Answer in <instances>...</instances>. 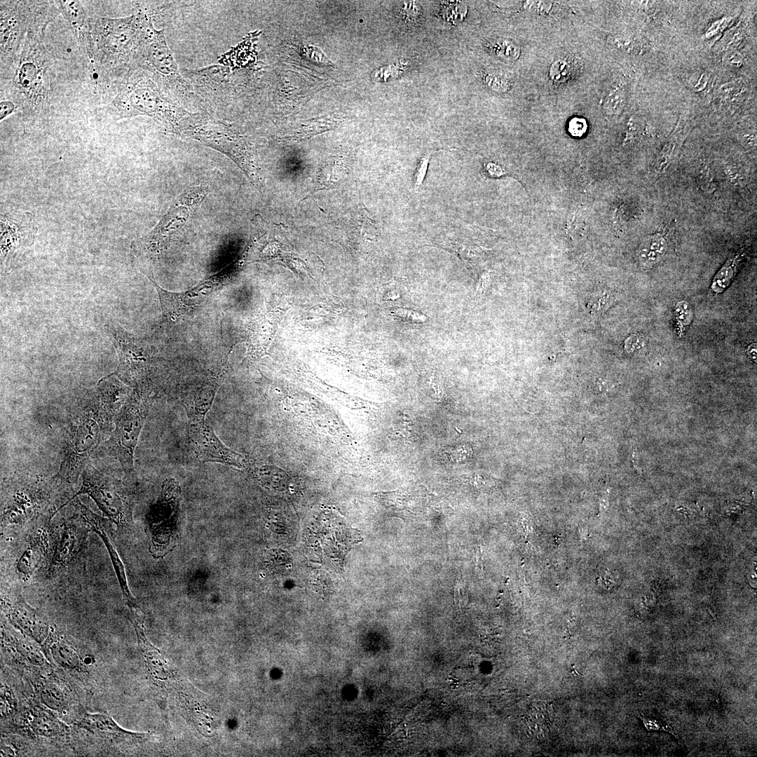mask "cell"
<instances>
[{
  "instance_id": "41",
  "label": "cell",
  "mask_w": 757,
  "mask_h": 757,
  "mask_svg": "<svg viewBox=\"0 0 757 757\" xmlns=\"http://www.w3.org/2000/svg\"><path fill=\"white\" fill-rule=\"evenodd\" d=\"M646 346V341L644 336L639 334H632L628 336L624 343L625 350L629 354L641 353Z\"/></svg>"
},
{
  "instance_id": "46",
  "label": "cell",
  "mask_w": 757,
  "mask_h": 757,
  "mask_svg": "<svg viewBox=\"0 0 757 757\" xmlns=\"http://www.w3.org/2000/svg\"><path fill=\"white\" fill-rule=\"evenodd\" d=\"M552 6V2L547 1H526L524 4L525 10L538 15H544L549 13Z\"/></svg>"
},
{
  "instance_id": "12",
  "label": "cell",
  "mask_w": 757,
  "mask_h": 757,
  "mask_svg": "<svg viewBox=\"0 0 757 757\" xmlns=\"http://www.w3.org/2000/svg\"><path fill=\"white\" fill-rule=\"evenodd\" d=\"M105 330L118 356V365L114 373L135 391L150 396L154 369L148 348L118 324L109 322L105 325Z\"/></svg>"
},
{
  "instance_id": "18",
  "label": "cell",
  "mask_w": 757,
  "mask_h": 757,
  "mask_svg": "<svg viewBox=\"0 0 757 757\" xmlns=\"http://www.w3.org/2000/svg\"><path fill=\"white\" fill-rule=\"evenodd\" d=\"M152 282L158 294L163 318L175 320L188 315L199 306L217 287L214 277L198 283L189 289L174 292L164 289L154 280L153 273L146 275Z\"/></svg>"
},
{
  "instance_id": "8",
  "label": "cell",
  "mask_w": 757,
  "mask_h": 757,
  "mask_svg": "<svg viewBox=\"0 0 757 757\" xmlns=\"http://www.w3.org/2000/svg\"><path fill=\"white\" fill-rule=\"evenodd\" d=\"M132 61L159 86L179 93H189L167 44L164 30L154 27L151 15L143 11L142 27Z\"/></svg>"
},
{
  "instance_id": "24",
  "label": "cell",
  "mask_w": 757,
  "mask_h": 757,
  "mask_svg": "<svg viewBox=\"0 0 757 757\" xmlns=\"http://www.w3.org/2000/svg\"><path fill=\"white\" fill-rule=\"evenodd\" d=\"M59 13L68 22L75 38L89 59H92V40L89 18L79 1H55Z\"/></svg>"
},
{
  "instance_id": "50",
  "label": "cell",
  "mask_w": 757,
  "mask_h": 757,
  "mask_svg": "<svg viewBox=\"0 0 757 757\" xmlns=\"http://www.w3.org/2000/svg\"><path fill=\"white\" fill-rule=\"evenodd\" d=\"M723 61L726 66L730 68H739L742 64L743 58L739 53L730 50L723 55Z\"/></svg>"
},
{
  "instance_id": "11",
  "label": "cell",
  "mask_w": 757,
  "mask_h": 757,
  "mask_svg": "<svg viewBox=\"0 0 757 757\" xmlns=\"http://www.w3.org/2000/svg\"><path fill=\"white\" fill-rule=\"evenodd\" d=\"M182 499L181 488L174 478L162 483L157 500L149 507L146 521L149 538V551L159 558L172 549L177 536V525Z\"/></svg>"
},
{
  "instance_id": "19",
  "label": "cell",
  "mask_w": 757,
  "mask_h": 757,
  "mask_svg": "<svg viewBox=\"0 0 757 757\" xmlns=\"http://www.w3.org/2000/svg\"><path fill=\"white\" fill-rule=\"evenodd\" d=\"M52 519L47 518L35 531L15 563V571L20 580H30L43 566H47L52 555L54 543V526Z\"/></svg>"
},
{
  "instance_id": "48",
  "label": "cell",
  "mask_w": 757,
  "mask_h": 757,
  "mask_svg": "<svg viewBox=\"0 0 757 757\" xmlns=\"http://www.w3.org/2000/svg\"><path fill=\"white\" fill-rule=\"evenodd\" d=\"M587 124L582 118L575 117L568 123V132L573 137H582L587 131Z\"/></svg>"
},
{
  "instance_id": "44",
  "label": "cell",
  "mask_w": 757,
  "mask_h": 757,
  "mask_svg": "<svg viewBox=\"0 0 757 757\" xmlns=\"http://www.w3.org/2000/svg\"><path fill=\"white\" fill-rule=\"evenodd\" d=\"M431 154H432V152L426 153L422 156L416 169L414 176V189L416 190L418 189L423 184L428 168Z\"/></svg>"
},
{
  "instance_id": "40",
  "label": "cell",
  "mask_w": 757,
  "mask_h": 757,
  "mask_svg": "<svg viewBox=\"0 0 757 757\" xmlns=\"http://www.w3.org/2000/svg\"><path fill=\"white\" fill-rule=\"evenodd\" d=\"M403 69L401 65L390 64L375 70L371 78L376 81H386L396 78Z\"/></svg>"
},
{
  "instance_id": "3",
  "label": "cell",
  "mask_w": 757,
  "mask_h": 757,
  "mask_svg": "<svg viewBox=\"0 0 757 757\" xmlns=\"http://www.w3.org/2000/svg\"><path fill=\"white\" fill-rule=\"evenodd\" d=\"M126 76L107 110L118 119L150 117L173 132L187 111L168 97L145 71H129Z\"/></svg>"
},
{
  "instance_id": "7",
  "label": "cell",
  "mask_w": 757,
  "mask_h": 757,
  "mask_svg": "<svg viewBox=\"0 0 757 757\" xmlns=\"http://www.w3.org/2000/svg\"><path fill=\"white\" fill-rule=\"evenodd\" d=\"M174 133L195 139L231 158L257 186L261 183L252 154L242 135L209 114L187 111Z\"/></svg>"
},
{
  "instance_id": "32",
  "label": "cell",
  "mask_w": 757,
  "mask_h": 757,
  "mask_svg": "<svg viewBox=\"0 0 757 757\" xmlns=\"http://www.w3.org/2000/svg\"><path fill=\"white\" fill-rule=\"evenodd\" d=\"M36 643H37L31 642L22 637L14 638V646L17 653L29 664L41 667L46 664V660Z\"/></svg>"
},
{
  "instance_id": "39",
  "label": "cell",
  "mask_w": 757,
  "mask_h": 757,
  "mask_svg": "<svg viewBox=\"0 0 757 757\" xmlns=\"http://www.w3.org/2000/svg\"><path fill=\"white\" fill-rule=\"evenodd\" d=\"M674 315L676 322L681 327L688 325L693 319V311L688 301L682 300L678 301L674 308Z\"/></svg>"
},
{
  "instance_id": "29",
  "label": "cell",
  "mask_w": 757,
  "mask_h": 757,
  "mask_svg": "<svg viewBox=\"0 0 757 757\" xmlns=\"http://www.w3.org/2000/svg\"><path fill=\"white\" fill-rule=\"evenodd\" d=\"M667 240L664 234L657 233L647 236L641 243L638 258L644 268L655 266L665 254L667 250Z\"/></svg>"
},
{
  "instance_id": "13",
  "label": "cell",
  "mask_w": 757,
  "mask_h": 757,
  "mask_svg": "<svg viewBox=\"0 0 757 757\" xmlns=\"http://www.w3.org/2000/svg\"><path fill=\"white\" fill-rule=\"evenodd\" d=\"M65 518L54 526V543L51 557L47 565L46 579L64 577L81 568L88 533L91 531L79 512Z\"/></svg>"
},
{
  "instance_id": "15",
  "label": "cell",
  "mask_w": 757,
  "mask_h": 757,
  "mask_svg": "<svg viewBox=\"0 0 757 757\" xmlns=\"http://www.w3.org/2000/svg\"><path fill=\"white\" fill-rule=\"evenodd\" d=\"M38 228L29 212L11 210L1 213V267L8 273L20 266L34 242Z\"/></svg>"
},
{
  "instance_id": "38",
  "label": "cell",
  "mask_w": 757,
  "mask_h": 757,
  "mask_svg": "<svg viewBox=\"0 0 757 757\" xmlns=\"http://www.w3.org/2000/svg\"><path fill=\"white\" fill-rule=\"evenodd\" d=\"M613 301V296L608 291H601L595 293L589 299L587 308L592 315H599L611 306Z\"/></svg>"
},
{
  "instance_id": "53",
  "label": "cell",
  "mask_w": 757,
  "mask_h": 757,
  "mask_svg": "<svg viewBox=\"0 0 757 757\" xmlns=\"http://www.w3.org/2000/svg\"><path fill=\"white\" fill-rule=\"evenodd\" d=\"M756 347H757L756 343H752L749 346H748L747 349H746V352H747V354H748L749 357L751 359H752L753 360H754L755 362H756V349H757Z\"/></svg>"
},
{
  "instance_id": "36",
  "label": "cell",
  "mask_w": 757,
  "mask_h": 757,
  "mask_svg": "<svg viewBox=\"0 0 757 757\" xmlns=\"http://www.w3.org/2000/svg\"><path fill=\"white\" fill-rule=\"evenodd\" d=\"M490 49L501 59L512 61L520 55L519 46L507 39H499L490 43Z\"/></svg>"
},
{
  "instance_id": "4",
  "label": "cell",
  "mask_w": 757,
  "mask_h": 757,
  "mask_svg": "<svg viewBox=\"0 0 757 757\" xmlns=\"http://www.w3.org/2000/svg\"><path fill=\"white\" fill-rule=\"evenodd\" d=\"M46 29L29 32L13 71L11 96L25 115H39L49 107V57L43 43Z\"/></svg>"
},
{
  "instance_id": "45",
  "label": "cell",
  "mask_w": 757,
  "mask_h": 757,
  "mask_svg": "<svg viewBox=\"0 0 757 757\" xmlns=\"http://www.w3.org/2000/svg\"><path fill=\"white\" fill-rule=\"evenodd\" d=\"M743 90V82L736 80L723 84L719 89L720 95L725 99L737 97Z\"/></svg>"
},
{
  "instance_id": "16",
  "label": "cell",
  "mask_w": 757,
  "mask_h": 757,
  "mask_svg": "<svg viewBox=\"0 0 757 757\" xmlns=\"http://www.w3.org/2000/svg\"><path fill=\"white\" fill-rule=\"evenodd\" d=\"M1 603L10 622L33 641L42 644L53 634L47 618L21 596H2Z\"/></svg>"
},
{
  "instance_id": "10",
  "label": "cell",
  "mask_w": 757,
  "mask_h": 757,
  "mask_svg": "<svg viewBox=\"0 0 757 757\" xmlns=\"http://www.w3.org/2000/svg\"><path fill=\"white\" fill-rule=\"evenodd\" d=\"M81 478V487L66 505L77 496L86 494L118 528H123L131 523L132 498L120 480L97 470L90 460L84 468Z\"/></svg>"
},
{
  "instance_id": "49",
  "label": "cell",
  "mask_w": 757,
  "mask_h": 757,
  "mask_svg": "<svg viewBox=\"0 0 757 757\" xmlns=\"http://www.w3.org/2000/svg\"><path fill=\"white\" fill-rule=\"evenodd\" d=\"M450 460L453 462H461L469 459L472 456V449L468 446H459L446 453Z\"/></svg>"
},
{
  "instance_id": "21",
  "label": "cell",
  "mask_w": 757,
  "mask_h": 757,
  "mask_svg": "<svg viewBox=\"0 0 757 757\" xmlns=\"http://www.w3.org/2000/svg\"><path fill=\"white\" fill-rule=\"evenodd\" d=\"M327 527H315L313 535L318 536L320 552L339 568L351 546L362 540L358 531L342 524H329Z\"/></svg>"
},
{
  "instance_id": "9",
  "label": "cell",
  "mask_w": 757,
  "mask_h": 757,
  "mask_svg": "<svg viewBox=\"0 0 757 757\" xmlns=\"http://www.w3.org/2000/svg\"><path fill=\"white\" fill-rule=\"evenodd\" d=\"M150 396L134 390L115 416L113 428L109 438L101 445L95 454L108 456L117 459L125 475L133 479L135 451L148 416Z\"/></svg>"
},
{
  "instance_id": "34",
  "label": "cell",
  "mask_w": 757,
  "mask_h": 757,
  "mask_svg": "<svg viewBox=\"0 0 757 757\" xmlns=\"http://www.w3.org/2000/svg\"><path fill=\"white\" fill-rule=\"evenodd\" d=\"M549 709L546 706L545 708L540 707L534 709L529 716H527V725L532 727L536 731L540 728V734L550 732L548 727L552 725L550 722L552 717L550 716L552 711Z\"/></svg>"
},
{
  "instance_id": "6",
  "label": "cell",
  "mask_w": 757,
  "mask_h": 757,
  "mask_svg": "<svg viewBox=\"0 0 757 757\" xmlns=\"http://www.w3.org/2000/svg\"><path fill=\"white\" fill-rule=\"evenodd\" d=\"M1 74L13 69L27 34L46 29L59 12L55 1H1Z\"/></svg>"
},
{
  "instance_id": "20",
  "label": "cell",
  "mask_w": 757,
  "mask_h": 757,
  "mask_svg": "<svg viewBox=\"0 0 757 757\" xmlns=\"http://www.w3.org/2000/svg\"><path fill=\"white\" fill-rule=\"evenodd\" d=\"M71 502L89 525L91 531H94L105 545L126 603L129 608H136V601L130 592L123 564L112 540L111 530L110 529L111 524H109L111 521L93 512L89 507L84 505L78 498H75Z\"/></svg>"
},
{
  "instance_id": "51",
  "label": "cell",
  "mask_w": 757,
  "mask_h": 757,
  "mask_svg": "<svg viewBox=\"0 0 757 757\" xmlns=\"http://www.w3.org/2000/svg\"><path fill=\"white\" fill-rule=\"evenodd\" d=\"M708 82V75L705 73L697 74L691 77L689 81L691 88L696 91L704 89Z\"/></svg>"
},
{
  "instance_id": "23",
  "label": "cell",
  "mask_w": 757,
  "mask_h": 757,
  "mask_svg": "<svg viewBox=\"0 0 757 757\" xmlns=\"http://www.w3.org/2000/svg\"><path fill=\"white\" fill-rule=\"evenodd\" d=\"M130 609L128 617L135 627L138 644L149 678L157 688H166L170 684L172 672L159 650L146 637L142 622L136 614L134 608H130Z\"/></svg>"
},
{
  "instance_id": "37",
  "label": "cell",
  "mask_w": 757,
  "mask_h": 757,
  "mask_svg": "<svg viewBox=\"0 0 757 757\" xmlns=\"http://www.w3.org/2000/svg\"><path fill=\"white\" fill-rule=\"evenodd\" d=\"M625 104V93L620 88H615L611 90L606 95L603 109L607 114H619L624 109Z\"/></svg>"
},
{
  "instance_id": "2",
  "label": "cell",
  "mask_w": 757,
  "mask_h": 757,
  "mask_svg": "<svg viewBox=\"0 0 757 757\" xmlns=\"http://www.w3.org/2000/svg\"><path fill=\"white\" fill-rule=\"evenodd\" d=\"M66 488L56 475L29 471L11 476L1 486V528L24 526L42 516L53 519L56 500Z\"/></svg>"
},
{
  "instance_id": "54",
  "label": "cell",
  "mask_w": 757,
  "mask_h": 757,
  "mask_svg": "<svg viewBox=\"0 0 757 757\" xmlns=\"http://www.w3.org/2000/svg\"><path fill=\"white\" fill-rule=\"evenodd\" d=\"M606 383L602 378H597L594 383V388L596 391L602 392L606 389Z\"/></svg>"
},
{
  "instance_id": "5",
  "label": "cell",
  "mask_w": 757,
  "mask_h": 757,
  "mask_svg": "<svg viewBox=\"0 0 757 757\" xmlns=\"http://www.w3.org/2000/svg\"><path fill=\"white\" fill-rule=\"evenodd\" d=\"M143 12L118 18H89L92 60L108 71L119 73L132 61L140 36Z\"/></svg>"
},
{
  "instance_id": "22",
  "label": "cell",
  "mask_w": 757,
  "mask_h": 757,
  "mask_svg": "<svg viewBox=\"0 0 757 757\" xmlns=\"http://www.w3.org/2000/svg\"><path fill=\"white\" fill-rule=\"evenodd\" d=\"M76 724L93 735L116 742L139 743L149 737V733L135 732L122 728L105 714L86 712L79 717Z\"/></svg>"
},
{
  "instance_id": "30",
  "label": "cell",
  "mask_w": 757,
  "mask_h": 757,
  "mask_svg": "<svg viewBox=\"0 0 757 757\" xmlns=\"http://www.w3.org/2000/svg\"><path fill=\"white\" fill-rule=\"evenodd\" d=\"M746 254V247H742L728 259L717 272L711 282V289L715 293H721L730 285L742 266Z\"/></svg>"
},
{
  "instance_id": "52",
  "label": "cell",
  "mask_w": 757,
  "mask_h": 757,
  "mask_svg": "<svg viewBox=\"0 0 757 757\" xmlns=\"http://www.w3.org/2000/svg\"><path fill=\"white\" fill-rule=\"evenodd\" d=\"M397 316L404 318L405 320L417 323L422 322L425 320V317L423 315L409 310H397Z\"/></svg>"
},
{
  "instance_id": "25",
  "label": "cell",
  "mask_w": 757,
  "mask_h": 757,
  "mask_svg": "<svg viewBox=\"0 0 757 757\" xmlns=\"http://www.w3.org/2000/svg\"><path fill=\"white\" fill-rule=\"evenodd\" d=\"M95 389L104 407L114 418L132 393L130 388L114 373L101 378Z\"/></svg>"
},
{
  "instance_id": "17",
  "label": "cell",
  "mask_w": 757,
  "mask_h": 757,
  "mask_svg": "<svg viewBox=\"0 0 757 757\" xmlns=\"http://www.w3.org/2000/svg\"><path fill=\"white\" fill-rule=\"evenodd\" d=\"M189 436L197 458L203 462L219 463L242 468L246 461L227 447L205 421L189 423Z\"/></svg>"
},
{
  "instance_id": "14",
  "label": "cell",
  "mask_w": 757,
  "mask_h": 757,
  "mask_svg": "<svg viewBox=\"0 0 757 757\" xmlns=\"http://www.w3.org/2000/svg\"><path fill=\"white\" fill-rule=\"evenodd\" d=\"M205 194V190L199 187L181 195L158 225L134 245L138 258H156L165 250L186 224L191 208L201 202Z\"/></svg>"
},
{
  "instance_id": "28",
  "label": "cell",
  "mask_w": 757,
  "mask_h": 757,
  "mask_svg": "<svg viewBox=\"0 0 757 757\" xmlns=\"http://www.w3.org/2000/svg\"><path fill=\"white\" fill-rule=\"evenodd\" d=\"M31 731L38 737L53 738L64 735L67 727L53 715L41 709L31 712L29 720Z\"/></svg>"
},
{
  "instance_id": "35",
  "label": "cell",
  "mask_w": 757,
  "mask_h": 757,
  "mask_svg": "<svg viewBox=\"0 0 757 757\" xmlns=\"http://www.w3.org/2000/svg\"><path fill=\"white\" fill-rule=\"evenodd\" d=\"M265 562L267 566L274 571L285 572L292 567V559L290 555L284 550H268L266 555Z\"/></svg>"
},
{
  "instance_id": "1",
  "label": "cell",
  "mask_w": 757,
  "mask_h": 757,
  "mask_svg": "<svg viewBox=\"0 0 757 757\" xmlns=\"http://www.w3.org/2000/svg\"><path fill=\"white\" fill-rule=\"evenodd\" d=\"M114 420L95 388L79 394L69 405L64 456L55 475L69 489L76 485L87 463L109 438Z\"/></svg>"
},
{
  "instance_id": "31",
  "label": "cell",
  "mask_w": 757,
  "mask_h": 757,
  "mask_svg": "<svg viewBox=\"0 0 757 757\" xmlns=\"http://www.w3.org/2000/svg\"><path fill=\"white\" fill-rule=\"evenodd\" d=\"M39 697L42 703L50 710L64 712L68 707L65 693L54 681H46L39 688Z\"/></svg>"
},
{
  "instance_id": "27",
  "label": "cell",
  "mask_w": 757,
  "mask_h": 757,
  "mask_svg": "<svg viewBox=\"0 0 757 757\" xmlns=\"http://www.w3.org/2000/svg\"><path fill=\"white\" fill-rule=\"evenodd\" d=\"M50 642V652L54 662L64 669L83 672L86 670V664L81 654L69 642L53 637V634L48 639Z\"/></svg>"
},
{
  "instance_id": "33",
  "label": "cell",
  "mask_w": 757,
  "mask_h": 757,
  "mask_svg": "<svg viewBox=\"0 0 757 757\" xmlns=\"http://www.w3.org/2000/svg\"><path fill=\"white\" fill-rule=\"evenodd\" d=\"M578 69V63L573 58H559L550 67V77L554 82L563 83L571 79Z\"/></svg>"
},
{
  "instance_id": "43",
  "label": "cell",
  "mask_w": 757,
  "mask_h": 757,
  "mask_svg": "<svg viewBox=\"0 0 757 757\" xmlns=\"http://www.w3.org/2000/svg\"><path fill=\"white\" fill-rule=\"evenodd\" d=\"M484 83L493 91L503 93L508 90L509 83L503 76L495 74L484 75Z\"/></svg>"
},
{
  "instance_id": "26",
  "label": "cell",
  "mask_w": 757,
  "mask_h": 757,
  "mask_svg": "<svg viewBox=\"0 0 757 757\" xmlns=\"http://www.w3.org/2000/svg\"><path fill=\"white\" fill-rule=\"evenodd\" d=\"M218 379L213 378L203 383L184 400V406L189 423L205 421V418L212 405Z\"/></svg>"
},
{
  "instance_id": "47",
  "label": "cell",
  "mask_w": 757,
  "mask_h": 757,
  "mask_svg": "<svg viewBox=\"0 0 757 757\" xmlns=\"http://www.w3.org/2000/svg\"><path fill=\"white\" fill-rule=\"evenodd\" d=\"M20 110L18 102L11 96V98H2L0 102V120L3 121L11 114Z\"/></svg>"
},
{
  "instance_id": "42",
  "label": "cell",
  "mask_w": 757,
  "mask_h": 757,
  "mask_svg": "<svg viewBox=\"0 0 757 757\" xmlns=\"http://www.w3.org/2000/svg\"><path fill=\"white\" fill-rule=\"evenodd\" d=\"M449 3L444 8H446L445 11H442L445 19H447L446 20L451 22L461 20L466 13L465 6L459 4V2L458 4Z\"/></svg>"
}]
</instances>
